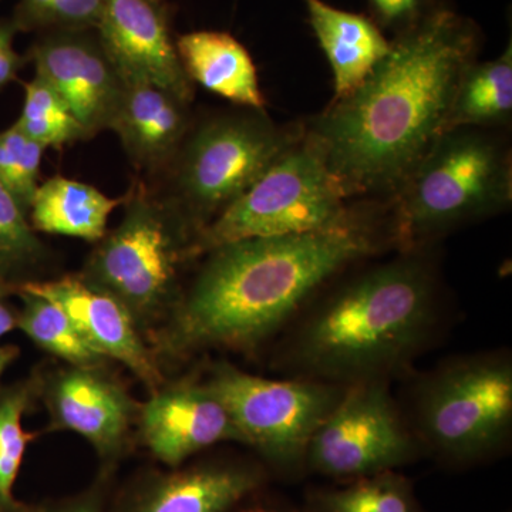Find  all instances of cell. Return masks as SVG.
Wrapping results in <instances>:
<instances>
[{
    "label": "cell",
    "mask_w": 512,
    "mask_h": 512,
    "mask_svg": "<svg viewBox=\"0 0 512 512\" xmlns=\"http://www.w3.org/2000/svg\"><path fill=\"white\" fill-rule=\"evenodd\" d=\"M477 36L450 10H436L390 47L365 83L333 101L306 137L343 194L399 191L447 133Z\"/></svg>",
    "instance_id": "1"
},
{
    "label": "cell",
    "mask_w": 512,
    "mask_h": 512,
    "mask_svg": "<svg viewBox=\"0 0 512 512\" xmlns=\"http://www.w3.org/2000/svg\"><path fill=\"white\" fill-rule=\"evenodd\" d=\"M376 249L373 229L353 215L320 231L211 249L157 343L171 356L258 348L333 275Z\"/></svg>",
    "instance_id": "2"
},
{
    "label": "cell",
    "mask_w": 512,
    "mask_h": 512,
    "mask_svg": "<svg viewBox=\"0 0 512 512\" xmlns=\"http://www.w3.org/2000/svg\"><path fill=\"white\" fill-rule=\"evenodd\" d=\"M436 285L416 256L377 266L309 313L288 348L303 379L349 386L407 369L439 326Z\"/></svg>",
    "instance_id": "3"
},
{
    "label": "cell",
    "mask_w": 512,
    "mask_h": 512,
    "mask_svg": "<svg viewBox=\"0 0 512 512\" xmlns=\"http://www.w3.org/2000/svg\"><path fill=\"white\" fill-rule=\"evenodd\" d=\"M119 227L87 259L82 279L117 299L140 325L174 306L180 266L194 258L195 229L165 197L137 184Z\"/></svg>",
    "instance_id": "4"
},
{
    "label": "cell",
    "mask_w": 512,
    "mask_h": 512,
    "mask_svg": "<svg viewBox=\"0 0 512 512\" xmlns=\"http://www.w3.org/2000/svg\"><path fill=\"white\" fill-rule=\"evenodd\" d=\"M413 433L421 447L454 463L497 453L512 429V362L505 353L460 357L414 390Z\"/></svg>",
    "instance_id": "5"
},
{
    "label": "cell",
    "mask_w": 512,
    "mask_h": 512,
    "mask_svg": "<svg viewBox=\"0 0 512 512\" xmlns=\"http://www.w3.org/2000/svg\"><path fill=\"white\" fill-rule=\"evenodd\" d=\"M399 191L396 239L413 248L510 204V164L493 138L453 130L437 141Z\"/></svg>",
    "instance_id": "6"
},
{
    "label": "cell",
    "mask_w": 512,
    "mask_h": 512,
    "mask_svg": "<svg viewBox=\"0 0 512 512\" xmlns=\"http://www.w3.org/2000/svg\"><path fill=\"white\" fill-rule=\"evenodd\" d=\"M302 137L258 110L212 119L184 140L168 167L173 187L165 198L198 234Z\"/></svg>",
    "instance_id": "7"
},
{
    "label": "cell",
    "mask_w": 512,
    "mask_h": 512,
    "mask_svg": "<svg viewBox=\"0 0 512 512\" xmlns=\"http://www.w3.org/2000/svg\"><path fill=\"white\" fill-rule=\"evenodd\" d=\"M315 144L303 136L248 191L195 235L192 254L249 238L306 234L352 214Z\"/></svg>",
    "instance_id": "8"
},
{
    "label": "cell",
    "mask_w": 512,
    "mask_h": 512,
    "mask_svg": "<svg viewBox=\"0 0 512 512\" xmlns=\"http://www.w3.org/2000/svg\"><path fill=\"white\" fill-rule=\"evenodd\" d=\"M227 407L245 446L282 470L305 466L309 444L333 412L346 386L251 375L227 362L212 367L205 382Z\"/></svg>",
    "instance_id": "9"
},
{
    "label": "cell",
    "mask_w": 512,
    "mask_h": 512,
    "mask_svg": "<svg viewBox=\"0 0 512 512\" xmlns=\"http://www.w3.org/2000/svg\"><path fill=\"white\" fill-rule=\"evenodd\" d=\"M421 448L393 400L389 382L372 380L346 386L313 436L305 466L329 477L373 476L412 463Z\"/></svg>",
    "instance_id": "10"
},
{
    "label": "cell",
    "mask_w": 512,
    "mask_h": 512,
    "mask_svg": "<svg viewBox=\"0 0 512 512\" xmlns=\"http://www.w3.org/2000/svg\"><path fill=\"white\" fill-rule=\"evenodd\" d=\"M36 76L67 104L87 138L110 130L124 82L99 37L89 30H53L30 50Z\"/></svg>",
    "instance_id": "11"
},
{
    "label": "cell",
    "mask_w": 512,
    "mask_h": 512,
    "mask_svg": "<svg viewBox=\"0 0 512 512\" xmlns=\"http://www.w3.org/2000/svg\"><path fill=\"white\" fill-rule=\"evenodd\" d=\"M96 30L123 82L151 83L190 103L191 80L160 0H106Z\"/></svg>",
    "instance_id": "12"
},
{
    "label": "cell",
    "mask_w": 512,
    "mask_h": 512,
    "mask_svg": "<svg viewBox=\"0 0 512 512\" xmlns=\"http://www.w3.org/2000/svg\"><path fill=\"white\" fill-rule=\"evenodd\" d=\"M138 421L144 446L170 467L218 443L245 444L227 407L205 383L184 380L158 387L141 406Z\"/></svg>",
    "instance_id": "13"
},
{
    "label": "cell",
    "mask_w": 512,
    "mask_h": 512,
    "mask_svg": "<svg viewBox=\"0 0 512 512\" xmlns=\"http://www.w3.org/2000/svg\"><path fill=\"white\" fill-rule=\"evenodd\" d=\"M16 288L56 303L92 348L126 366L151 392L163 386L160 367L141 339L136 320L113 296L97 291L80 275L26 281Z\"/></svg>",
    "instance_id": "14"
},
{
    "label": "cell",
    "mask_w": 512,
    "mask_h": 512,
    "mask_svg": "<svg viewBox=\"0 0 512 512\" xmlns=\"http://www.w3.org/2000/svg\"><path fill=\"white\" fill-rule=\"evenodd\" d=\"M45 400L56 429L79 434L104 458L119 456L137 416L130 394L103 367L60 370Z\"/></svg>",
    "instance_id": "15"
},
{
    "label": "cell",
    "mask_w": 512,
    "mask_h": 512,
    "mask_svg": "<svg viewBox=\"0 0 512 512\" xmlns=\"http://www.w3.org/2000/svg\"><path fill=\"white\" fill-rule=\"evenodd\" d=\"M187 106V101L154 84L124 82L110 130L138 171L158 173L170 167L188 131Z\"/></svg>",
    "instance_id": "16"
},
{
    "label": "cell",
    "mask_w": 512,
    "mask_h": 512,
    "mask_svg": "<svg viewBox=\"0 0 512 512\" xmlns=\"http://www.w3.org/2000/svg\"><path fill=\"white\" fill-rule=\"evenodd\" d=\"M264 476L244 464H205L164 474L138 491L126 512H228Z\"/></svg>",
    "instance_id": "17"
},
{
    "label": "cell",
    "mask_w": 512,
    "mask_h": 512,
    "mask_svg": "<svg viewBox=\"0 0 512 512\" xmlns=\"http://www.w3.org/2000/svg\"><path fill=\"white\" fill-rule=\"evenodd\" d=\"M313 32L328 57L335 82V100L359 89L390 45L372 20L333 8L322 0H305Z\"/></svg>",
    "instance_id": "18"
},
{
    "label": "cell",
    "mask_w": 512,
    "mask_h": 512,
    "mask_svg": "<svg viewBox=\"0 0 512 512\" xmlns=\"http://www.w3.org/2000/svg\"><path fill=\"white\" fill-rule=\"evenodd\" d=\"M175 46L191 82L249 110H264L255 64L235 37L201 30L181 36Z\"/></svg>",
    "instance_id": "19"
},
{
    "label": "cell",
    "mask_w": 512,
    "mask_h": 512,
    "mask_svg": "<svg viewBox=\"0 0 512 512\" xmlns=\"http://www.w3.org/2000/svg\"><path fill=\"white\" fill-rule=\"evenodd\" d=\"M123 201L93 185L55 175L37 188L28 218L35 232L99 242L107 234L111 212Z\"/></svg>",
    "instance_id": "20"
},
{
    "label": "cell",
    "mask_w": 512,
    "mask_h": 512,
    "mask_svg": "<svg viewBox=\"0 0 512 512\" xmlns=\"http://www.w3.org/2000/svg\"><path fill=\"white\" fill-rule=\"evenodd\" d=\"M512 110L511 43L497 60L470 64L458 84L447 133L466 126L500 123Z\"/></svg>",
    "instance_id": "21"
},
{
    "label": "cell",
    "mask_w": 512,
    "mask_h": 512,
    "mask_svg": "<svg viewBox=\"0 0 512 512\" xmlns=\"http://www.w3.org/2000/svg\"><path fill=\"white\" fill-rule=\"evenodd\" d=\"M22 301L18 329L39 348L76 367H103L107 357L92 348L72 320L52 301L15 288Z\"/></svg>",
    "instance_id": "22"
},
{
    "label": "cell",
    "mask_w": 512,
    "mask_h": 512,
    "mask_svg": "<svg viewBox=\"0 0 512 512\" xmlns=\"http://www.w3.org/2000/svg\"><path fill=\"white\" fill-rule=\"evenodd\" d=\"M39 389L37 379L22 380L0 390V512H20L15 484L35 434L23 427V417Z\"/></svg>",
    "instance_id": "23"
},
{
    "label": "cell",
    "mask_w": 512,
    "mask_h": 512,
    "mask_svg": "<svg viewBox=\"0 0 512 512\" xmlns=\"http://www.w3.org/2000/svg\"><path fill=\"white\" fill-rule=\"evenodd\" d=\"M319 512H420L406 477L384 471L316 495Z\"/></svg>",
    "instance_id": "24"
},
{
    "label": "cell",
    "mask_w": 512,
    "mask_h": 512,
    "mask_svg": "<svg viewBox=\"0 0 512 512\" xmlns=\"http://www.w3.org/2000/svg\"><path fill=\"white\" fill-rule=\"evenodd\" d=\"M15 124L45 148H62L87 138L62 97L36 74L26 83L25 103Z\"/></svg>",
    "instance_id": "25"
},
{
    "label": "cell",
    "mask_w": 512,
    "mask_h": 512,
    "mask_svg": "<svg viewBox=\"0 0 512 512\" xmlns=\"http://www.w3.org/2000/svg\"><path fill=\"white\" fill-rule=\"evenodd\" d=\"M45 255L28 215L0 181V284L13 289L23 284Z\"/></svg>",
    "instance_id": "26"
},
{
    "label": "cell",
    "mask_w": 512,
    "mask_h": 512,
    "mask_svg": "<svg viewBox=\"0 0 512 512\" xmlns=\"http://www.w3.org/2000/svg\"><path fill=\"white\" fill-rule=\"evenodd\" d=\"M45 150L16 124L0 133V181L26 215L40 185V165Z\"/></svg>",
    "instance_id": "27"
},
{
    "label": "cell",
    "mask_w": 512,
    "mask_h": 512,
    "mask_svg": "<svg viewBox=\"0 0 512 512\" xmlns=\"http://www.w3.org/2000/svg\"><path fill=\"white\" fill-rule=\"evenodd\" d=\"M106 0H55L50 13L49 29H96Z\"/></svg>",
    "instance_id": "28"
},
{
    "label": "cell",
    "mask_w": 512,
    "mask_h": 512,
    "mask_svg": "<svg viewBox=\"0 0 512 512\" xmlns=\"http://www.w3.org/2000/svg\"><path fill=\"white\" fill-rule=\"evenodd\" d=\"M18 30L12 20L0 22V90L18 77L25 59L13 47V37Z\"/></svg>",
    "instance_id": "29"
},
{
    "label": "cell",
    "mask_w": 512,
    "mask_h": 512,
    "mask_svg": "<svg viewBox=\"0 0 512 512\" xmlns=\"http://www.w3.org/2000/svg\"><path fill=\"white\" fill-rule=\"evenodd\" d=\"M55 0H20L12 20L18 32L49 29L50 13Z\"/></svg>",
    "instance_id": "30"
},
{
    "label": "cell",
    "mask_w": 512,
    "mask_h": 512,
    "mask_svg": "<svg viewBox=\"0 0 512 512\" xmlns=\"http://www.w3.org/2000/svg\"><path fill=\"white\" fill-rule=\"evenodd\" d=\"M20 512H101V495L100 491L93 490L67 503L45 508L23 507Z\"/></svg>",
    "instance_id": "31"
},
{
    "label": "cell",
    "mask_w": 512,
    "mask_h": 512,
    "mask_svg": "<svg viewBox=\"0 0 512 512\" xmlns=\"http://www.w3.org/2000/svg\"><path fill=\"white\" fill-rule=\"evenodd\" d=\"M376 12L387 22H402L412 18L419 8V0H370Z\"/></svg>",
    "instance_id": "32"
},
{
    "label": "cell",
    "mask_w": 512,
    "mask_h": 512,
    "mask_svg": "<svg viewBox=\"0 0 512 512\" xmlns=\"http://www.w3.org/2000/svg\"><path fill=\"white\" fill-rule=\"evenodd\" d=\"M15 289L0 284V339L5 338L13 329L18 328V312L5 302L8 295H12Z\"/></svg>",
    "instance_id": "33"
},
{
    "label": "cell",
    "mask_w": 512,
    "mask_h": 512,
    "mask_svg": "<svg viewBox=\"0 0 512 512\" xmlns=\"http://www.w3.org/2000/svg\"><path fill=\"white\" fill-rule=\"evenodd\" d=\"M19 349L16 346H0V377L8 370V367L18 359Z\"/></svg>",
    "instance_id": "34"
},
{
    "label": "cell",
    "mask_w": 512,
    "mask_h": 512,
    "mask_svg": "<svg viewBox=\"0 0 512 512\" xmlns=\"http://www.w3.org/2000/svg\"><path fill=\"white\" fill-rule=\"evenodd\" d=\"M256 512H281V511H256Z\"/></svg>",
    "instance_id": "35"
}]
</instances>
